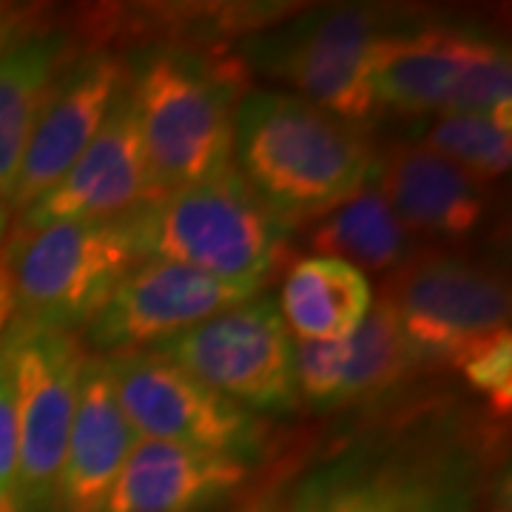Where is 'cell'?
I'll return each instance as SVG.
<instances>
[{
    "label": "cell",
    "instance_id": "1",
    "mask_svg": "<svg viewBox=\"0 0 512 512\" xmlns=\"http://www.w3.org/2000/svg\"><path fill=\"white\" fill-rule=\"evenodd\" d=\"M251 69L239 55L151 43L126 57V89L157 194L234 165V120Z\"/></svg>",
    "mask_w": 512,
    "mask_h": 512
},
{
    "label": "cell",
    "instance_id": "2",
    "mask_svg": "<svg viewBox=\"0 0 512 512\" xmlns=\"http://www.w3.org/2000/svg\"><path fill=\"white\" fill-rule=\"evenodd\" d=\"M376 151L365 131L293 92L254 89L234 120V168L285 225L322 220L359 194Z\"/></svg>",
    "mask_w": 512,
    "mask_h": 512
},
{
    "label": "cell",
    "instance_id": "3",
    "mask_svg": "<svg viewBox=\"0 0 512 512\" xmlns=\"http://www.w3.org/2000/svg\"><path fill=\"white\" fill-rule=\"evenodd\" d=\"M143 259H163L256 296L285 265L291 225L256 197L231 165L168 191L123 217Z\"/></svg>",
    "mask_w": 512,
    "mask_h": 512
},
{
    "label": "cell",
    "instance_id": "4",
    "mask_svg": "<svg viewBox=\"0 0 512 512\" xmlns=\"http://www.w3.org/2000/svg\"><path fill=\"white\" fill-rule=\"evenodd\" d=\"M140 259L126 220L6 231L0 245V339L20 330L83 333Z\"/></svg>",
    "mask_w": 512,
    "mask_h": 512
},
{
    "label": "cell",
    "instance_id": "5",
    "mask_svg": "<svg viewBox=\"0 0 512 512\" xmlns=\"http://www.w3.org/2000/svg\"><path fill=\"white\" fill-rule=\"evenodd\" d=\"M419 18L387 6H319L242 40V60L350 126L376 114L384 46Z\"/></svg>",
    "mask_w": 512,
    "mask_h": 512
},
{
    "label": "cell",
    "instance_id": "6",
    "mask_svg": "<svg viewBox=\"0 0 512 512\" xmlns=\"http://www.w3.org/2000/svg\"><path fill=\"white\" fill-rule=\"evenodd\" d=\"M410 348L424 370L458 367L478 345L510 330V285L481 259L419 251L384 282Z\"/></svg>",
    "mask_w": 512,
    "mask_h": 512
},
{
    "label": "cell",
    "instance_id": "7",
    "mask_svg": "<svg viewBox=\"0 0 512 512\" xmlns=\"http://www.w3.org/2000/svg\"><path fill=\"white\" fill-rule=\"evenodd\" d=\"M154 353L259 419L291 416L302 404L293 336L268 293L205 319L157 345Z\"/></svg>",
    "mask_w": 512,
    "mask_h": 512
},
{
    "label": "cell",
    "instance_id": "8",
    "mask_svg": "<svg viewBox=\"0 0 512 512\" xmlns=\"http://www.w3.org/2000/svg\"><path fill=\"white\" fill-rule=\"evenodd\" d=\"M18 407L15 510L57 512L80 373L89 359L80 333L20 330L0 339Z\"/></svg>",
    "mask_w": 512,
    "mask_h": 512
},
{
    "label": "cell",
    "instance_id": "9",
    "mask_svg": "<svg viewBox=\"0 0 512 512\" xmlns=\"http://www.w3.org/2000/svg\"><path fill=\"white\" fill-rule=\"evenodd\" d=\"M117 402L137 439L165 441L256 464L268 453V424L171 365L154 350L103 356Z\"/></svg>",
    "mask_w": 512,
    "mask_h": 512
},
{
    "label": "cell",
    "instance_id": "10",
    "mask_svg": "<svg viewBox=\"0 0 512 512\" xmlns=\"http://www.w3.org/2000/svg\"><path fill=\"white\" fill-rule=\"evenodd\" d=\"M484 470L481 433L436 421L382 458L359 456L350 512H478Z\"/></svg>",
    "mask_w": 512,
    "mask_h": 512
},
{
    "label": "cell",
    "instance_id": "11",
    "mask_svg": "<svg viewBox=\"0 0 512 512\" xmlns=\"http://www.w3.org/2000/svg\"><path fill=\"white\" fill-rule=\"evenodd\" d=\"M245 299L251 296L194 268L140 259L83 328L80 342L92 356L154 350Z\"/></svg>",
    "mask_w": 512,
    "mask_h": 512
},
{
    "label": "cell",
    "instance_id": "12",
    "mask_svg": "<svg viewBox=\"0 0 512 512\" xmlns=\"http://www.w3.org/2000/svg\"><path fill=\"white\" fill-rule=\"evenodd\" d=\"M157 197L134 106L123 86L89 148L40 200L12 217L9 231L29 234L57 222L123 220Z\"/></svg>",
    "mask_w": 512,
    "mask_h": 512
},
{
    "label": "cell",
    "instance_id": "13",
    "mask_svg": "<svg viewBox=\"0 0 512 512\" xmlns=\"http://www.w3.org/2000/svg\"><path fill=\"white\" fill-rule=\"evenodd\" d=\"M293 367L299 399L316 413L384 402L424 370L384 296L373 299L365 322L345 339H293Z\"/></svg>",
    "mask_w": 512,
    "mask_h": 512
},
{
    "label": "cell",
    "instance_id": "14",
    "mask_svg": "<svg viewBox=\"0 0 512 512\" xmlns=\"http://www.w3.org/2000/svg\"><path fill=\"white\" fill-rule=\"evenodd\" d=\"M126 86V57L89 49L77 52L57 77L26 143L18 180L9 197V217L40 200L89 148Z\"/></svg>",
    "mask_w": 512,
    "mask_h": 512
},
{
    "label": "cell",
    "instance_id": "15",
    "mask_svg": "<svg viewBox=\"0 0 512 512\" xmlns=\"http://www.w3.org/2000/svg\"><path fill=\"white\" fill-rule=\"evenodd\" d=\"M254 467L231 456L140 439L103 512H220L248 487Z\"/></svg>",
    "mask_w": 512,
    "mask_h": 512
},
{
    "label": "cell",
    "instance_id": "16",
    "mask_svg": "<svg viewBox=\"0 0 512 512\" xmlns=\"http://www.w3.org/2000/svg\"><path fill=\"white\" fill-rule=\"evenodd\" d=\"M373 183L413 237H467L487 217L484 185L424 146L376 154Z\"/></svg>",
    "mask_w": 512,
    "mask_h": 512
},
{
    "label": "cell",
    "instance_id": "17",
    "mask_svg": "<svg viewBox=\"0 0 512 512\" xmlns=\"http://www.w3.org/2000/svg\"><path fill=\"white\" fill-rule=\"evenodd\" d=\"M490 35L473 26L410 23L384 46L373 92L379 111L402 117H439L447 111L458 80L476 60Z\"/></svg>",
    "mask_w": 512,
    "mask_h": 512
},
{
    "label": "cell",
    "instance_id": "18",
    "mask_svg": "<svg viewBox=\"0 0 512 512\" xmlns=\"http://www.w3.org/2000/svg\"><path fill=\"white\" fill-rule=\"evenodd\" d=\"M137 441V433L117 402L106 359L89 353L80 373L57 512H103L111 487Z\"/></svg>",
    "mask_w": 512,
    "mask_h": 512
},
{
    "label": "cell",
    "instance_id": "19",
    "mask_svg": "<svg viewBox=\"0 0 512 512\" xmlns=\"http://www.w3.org/2000/svg\"><path fill=\"white\" fill-rule=\"evenodd\" d=\"M80 49L69 29L26 20L0 43V202L9 205L20 160L57 77Z\"/></svg>",
    "mask_w": 512,
    "mask_h": 512
},
{
    "label": "cell",
    "instance_id": "20",
    "mask_svg": "<svg viewBox=\"0 0 512 512\" xmlns=\"http://www.w3.org/2000/svg\"><path fill=\"white\" fill-rule=\"evenodd\" d=\"M279 313L305 342L345 339L373 308V288L362 271L333 256H302L282 279Z\"/></svg>",
    "mask_w": 512,
    "mask_h": 512
},
{
    "label": "cell",
    "instance_id": "21",
    "mask_svg": "<svg viewBox=\"0 0 512 512\" xmlns=\"http://www.w3.org/2000/svg\"><path fill=\"white\" fill-rule=\"evenodd\" d=\"M311 248L316 256L342 259L362 274L396 271L419 254L416 237L393 214L379 185L373 183V174L359 194L322 217L313 231Z\"/></svg>",
    "mask_w": 512,
    "mask_h": 512
},
{
    "label": "cell",
    "instance_id": "22",
    "mask_svg": "<svg viewBox=\"0 0 512 512\" xmlns=\"http://www.w3.org/2000/svg\"><path fill=\"white\" fill-rule=\"evenodd\" d=\"M421 146L487 185L510 171L512 126L476 114H439Z\"/></svg>",
    "mask_w": 512,
    "mask_h": 512
},
{
    "label": "cell",
    "instance_id": "23",
    "mask_svg": "<svg viewBox=\"0 0 512 512\" xmlns=\"http://www.w3.org/2000/svg\"><path fill=\"white\" fill-rule=\"evenodd\" d=\"M444 114H476L512 126V60L498 37H490L467 66Z\"/></svg>",
    "mask_w": 512,
    "mask_h": 512
},
{
    "label": "cell",
    "instance_id": "24",
    "mask_svg": "<svg viewBox=\"0 0 512 512\" xmlns=\"http://www.w3.org/2000/svg\"><path fill=\"white\" fill-rule=\"evenodd\" d=\"M458 370L467 384L478 390L490 407L495 419H507L512 404V333L504 330L484 345H478L470 356L461 359Z\"/></svg>",
    "mask_w": 512,
    "mask_h": 512
},
{
    "label": "cell",
    "instance_id": "25",
    "mask_svg": "<svg viewBox=\"0 0 512 512\" xmlns=\"http://www.w3.org/2000/svg\"><path fill=\"white\" fill-rule=\"evenodd\" d=\"M359 456H345L316 470L293 490V512H350V493Z\"/></svg>",
    "mask_w": 512,
    "mask_h": 512
},
{
    "label": "cell",
    "instance_id": "26",
    "mask_svg": "<svg viewBox=\"0 0 512 512\" xmlns=\"http://www.w3.org/2000/svg\"><path fill=\"white\" fill-rule=\"evenodd\" d=\"M18 481V407L12 373L0 353V498L15 501Z\"/></svg>",
    "mask_w": 512,
    "mask_h": 512
},
{
    "label": "cell",
    "instance_id": "27",
    "mask_svg": "<svg viewBox=\"0 0 512 512\" xmlns=\"http://www.w3.org/2000/svg\"><path fill=\"white\" fill-rule=\"evenodd\" d=\"M29 18H32V12H26V9H20V6H6V3H0V43L12 35L15 29H20Z\"/></svg>",
    "mask_w": 512,
    "mask_h": 512
},
{
    "label": "cell",
    "instance_id": "28",
    "mask_svg": "<svg viewBox=\"0 0 512 512\" xmlns=\"http://www.w3.org/2000/svg\"><path fill=\"white\" fill-rule=\"evenodd\" d=\"M234 512H293V495L291 498L268 495V498H259V501H245Z\"/></svg>",
    "mask_w": 512,
    "mask_h": 512
},
{
    "label": "cell",
    "instance_id": "29",
    "mask_svg": "<svg viewBox=\"0 0 512 512\" xmlns=\"http://www.w3.org/2000/svg\"><path fill=\"white\" fill-rule=\"evenodd\" d=\"M9 220H12V217H9V208H6V205L0 202V245H3V239H6V231H9Z\"/></svg>",
    "mask_w": 512,
    "mask_h": 512
},
{
    "label": "cell",
    "instance_id": "30",
    "mask_svg": "<svg viewBox=\"0 0 512 512\" xmlns=\"http://www.w3.org/2000/svg\"><path fill=\"white\" fill-rule=\"evenodd\" d=\"M490 512H510V507L504 504V507H495V510H490Z\"/></svg>",
    "mask_w": 512,
    "mask_h": 512
}]
</instances>
